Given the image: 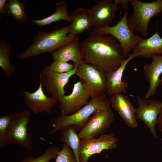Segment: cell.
<instances>
[{
  "label": "cell",
  "instance_id": "1",
  "mask_svg": "<svg viewBox=\"0 0 162 162\" xmlns=\"http://www.w3.org/2000/svg\"><path fill=\"white\" fill-rule=\"evenodd\" d=\"M80 46L84 62L105 74L116 70L124 59L120 44L110 35L100 34L93 31Z\"/></svg>",
  "mask_w": 162,
  "mask_h": 162
},
{
  "label": "cell",
  "instance_id": "2",
  "mask_svg": "<svg viewBox=\"0 0 162 162\" xmlns=\"http://www.w3.org/2000/svg\"><path fill=\"white\" fill-rule=\"evenodd\" d=\"M70 27V24L50 32H39L28 48L23 52L16 55V59L23 60L45 52L52 54L59 48L72 40L77 36L68 35Z\"/></svg>",
  "mask_w": 162,
  "mask_h": 162
},
{
  "label": "cell",
  "instance_id": "3",
  "mask_svg": "<svg viewBox=\"0 0 162 162\" xmlns=\"http://www.w3.org/2000/svg\"><path fill=\"white\" fill-rule=\"evenodd\" d=\"M105 94L94 98H91L88 102L75 113L70 115L61 113L53 121L52 134L64 128L71 125H75L77 131H79L86 124L90 117L96 111L110 107V100Z\"/></svg>",
  "mask_w": 162,
  "mask_h": 162
},
{
  "label": "cell",
  "instance_id": "4",
  "mask_svg": "<svg viewBox=\"0 0 162 162\" xmlns=\"http://www.w3.org/2000/svg\"><path fill=\"white\" fill-rule=\"evenodd\" d=\"M133 12L128 18L130 29L136 31L143 37L148 34L150 20L153 17L162 14V0L145 2L138 0H130Z\"/></svg>",
  "mask_w": 162,
  "mask_h": 162
},
{
  "label": "cell",
  "instance_id": "5",
  "mask_svg": "<svg viewBox=\"0 0 162 162\" xmlns=\"http://www.w3.org/2000/svg\"><path fill=\"white\" fill-rule=\"evenodd\" d=\"M128 11L125 10L123 16L113 26L94 27L93 30L100 34L110 35L116 38L121 46L124 59L128 57L131 50L144 39L130 29L128 22Z\"/></svg>",
  "mask_w": 162,
  "mask_h": 162
},
{
  "label": "cell",
  "instance_id": "6",
  "mask_svg": "<svg viewBox=\"0 0 162 162\" xmlns=\"http://www.w3.org/2000/svg\"><path fill=\"white\" fill-rule=\"evenodd\" d=\"M31 116L30 111L27 110L12 114L7 133L9 143L16 145L28 151L32 148L33 145L32 138L28 131Z\"/></svg>",
  "mask_w": 162,
  "mask_h": 162
},
{
  "label": "cell",
  "instance_id": "7",
  "mask_svg": "<svg viewBox=\"0 0 162 162\" xmlns=\"http://www.w3.org/2000/svg\"><path fill=\"white\" fill-rule=\"evenodd\" d=\"M77 67L67 72L59 73L52 71L45 66L39 74L40 83L46 88L48 94L59 102L66 91L65 86L70 78L76 74Z\"/></svg>",
  "mask_w": 162,
  "mask_h": 162
},
{
  "label": "cell",
  "instance_id": "8",
  "mask_svg": "<svg viewBox=\"0 0 162 162\" xmlns=\"http://www.w3.org/2000/svg\"><path fill=\"white\" fill-rule=\"evenodd\" d=\"M114 119L115 115L110 107L98 110L91 116L78 135L81 140L96 138L104 134Z\"/></svg>",
  "mask_w": 162,
  "mask_h": 162
},
{
  "label": "cell",
  "instance_id": "9",
  "mask_svg": "<svg viewBox=\"0 0 162 162\" xmlns=\"http://www.w3.org/2000/svg\"><path fill=\"white\" fill-rule=\"evenodd\" d=\"M76 75L88 90L91 98L102 95L106 92V75L92 65L84 63L77 68Z\"/></svg>",
  "mask_w": 162,
  "mask_h": 162
},
{
  "label": "cell",
  "instance_id": "10",
  "mask_svg": "<svg viewBox=\"0 0 162 162\" xmlns=\"http://www.w3.org/2000/svg\"><path fill=\"white\" fill-rule=\"evenodd\" d=\"M118 140L113 133L104 134L97 138L81 139L80 147V162H88L90 157L94 154H100L104 150L115 148Z\"/></svg>",
  "mask_w": 162,
  "mask_h": 162
},
{
  "label": "cell",
  "instance_id": "11",
  "mask_svg": "<svg viewBox=\"0 0 162 162\" xmlns=\"http://www.w3.org/2000/svg\"><path fill=\"white\" fill-rule=\"evenodd\" d=\"M91 96L88 90L80 81L74 84L71 93L64 95L59 102L61 113L70 115L80 110L89 101Z\"/></svg>",
  "mask_w": 162,
  "mask_h": 162
},
{
  "label": "cell",
  "instance_id": "12",
  "mask_svg": "<svg viewBox=\"0 0 162 162\" xmlns=\"http://www.w3.org/2000/svg\"><path fill=\"white\" fill-rule=\"evenodd\" d=\"M138 107L136 109L137 119L143 121L147 125L150 132L155 138L158 135L155 129L156 121L162 108V102L145 97H137Z\"/></svg>",
  "mask_w": 162,
  "mask_h": 162
},
{
  "label": "cell",
  "instance_id": "13",
  "mask_svg": "<svg viewBox=\"0 0 162 162\" xmlns=\"http://www.w3.org/2000/svg\"><path fill=\"white\" fill-rule=\"evenodd\" d=\"M43 86L40 84L38 88L34 92H30L23 90L24 100L29 110L35 114L44 112L51 113L55 105L56 100L45 94Z\"/></svg>",
  "mask_w": 162,
  "mask_h": 162
},
{
  "label": "cell",
  "instance_id": "14",
  "mask_svg": "<svg viewBox=\"0 0 162 162\" xmlns=\"http://www.w3.org/2000/svg\"><path fill=\"white\" fill-rule=\"evenodd\" d=\"M118 5L112 0H102L89 8L94 27H103L114 19Z\"/></svg>",
  "mask_w": 162,
  "mask_h": 162
},
{
  "label": "cell",
  "instance_id": "15",
  "mask_svg": "<svg viewBox=\"0 0 162 162\" xmlns=\"http://www.w3.org/2000/svg\"><path fill=\"white\" fill-rule=\"evenodd\" d=\"M110 100L111 106L118 113L124 124L132 128L137 126L135 108L129 98L121 93L114 94Z\"/></svg>",
  "mask_w": 162,
  "mask_h": 162
},
{
  "label": "cell",
  "instance_id": "16",
  "mask_svg": "<svg viewBox=\"0 0 162 162\" xmlns=\"http://www.w3.org/2000/svg\"><path fill=\"white\" fill-rule=\"evenodd\" d=\"M152 58L151 62L146 64L143 67L145 79L149 85L145 94L146 98H150L154 94L162 83L160 79L162 74V56L155 55Z\"/></svg>",
  "mask_w": 162,
  "mask_h": 162
},
{
  "label": "cell",
  "instance_id": "17",
  "mask_svg": "<svg viewBox=\"0 0 162 162\" xmlns=\"http://www.w3.org/2000/svg\"><path fill=\"white\" fill-rule=\"evenodd\" d=\"M136 57L137 56L134 53L130 54L116 70L105 74L107 82L106 94L107 95L112 97L114 94L121 93L128 89V83L122 80L123 74L128 62Z\"/></svg>",
  "mask_w": 162,
  "mask_h": 162
},
{
  "label": "cell",
  "instance_id": "18",
  "mask_svg": "<svg viewBox=\"0 0 162 162\" xmlns=\"http://www.w3.org/2000/svg\"><path fill=\"white\" fill-rule=\"evenodd\" d=\"M79 35L70 42L65 44L52 54L54 60L67 62L72 61L77 68L84 63L79 43Z\"/></svg>",
  "mask_w": 162,
  "mask_h": 162
},
{
  "label": "cell",
  "instance_id": "19",
  "mask_svg": "<svg viewBox=\"0 0 162 162\" xmlns=\"http://www.w3.org/2000/svg\"><path fill=\"white\" fill-rule=\"evenodd\" d=\"M71 20L70 27L68 35L74 36L87 30H91L94 26L88 8H79L70 14Z\"/></svg>",
  "mask_w": 162,
  "mask_h": 162
},
{
  "label": "cell",
  "instance_id": "20",
  "mask_svg": "<svg viewBox=\"0 0 162 162\" xmlns=\"http://www.w3.org/2000/svg\"><path fill=\"white\" fill-rule=\"evenodd\" d=\"M133 50V53L138 57L148 58L155 55H162V38L156 32L148 38L143 39Z\"/></svg>",
  "mask_w": 162,
  "mask_h": 162
},
{
  "label": "cell",
  "instance_id": "21",
  "mask_svg": "<svg viewBox=\"0 0 162 162\" xmlns=\"http://www.w3.org/2000/svg\"><path fill=\"white\" fill-rule=\"evenodd\" d=\"M75 125L67 126L60 130V140L61 142L68 146L72 149L76 162H80V147L81 139Z\"/></svg>",
  "mask_w": 162,
  "mask_h": 162
},
{
  "label": "cell",
  "instance_id": "22",
  "mask_svg": "<svg viewBox=\"0 0 162 162\" xmlns=\"http://www.w3.org/2000/svg\"><path fill=\"white\" fill-rule=\"evenodd\" d=\"M67 6L65 1H60L56 4V11L52 15L44 19L32 22L40 27L60 20L71 22L70 16L68 14Z\"/></svg>",
  "mask_w": 162,
  "mask_h": 162
},
{
  "label": "cell",
  "instance_id": "23",
  "mask_svg": "<svg viewBox=\"0 0 162 162\" xmlns=\"http://www.w3.org/2000/svg\"><path fill=\"white\" fill-rule=\"evenodd\" d=\"M25 4L18 0H10L6 5V13L11 15L14 20L21 24L25 23L28 20L25 10Z\"/></svg>",
  "mask_w": 162,
  "mask_h": 162
},
{
  "label": "cell",
  "instance_id": "24",
  "mask_svg": "<svg viewBox=\"0 0 162 162\" xmlns=\"http://www.w3.org/2000/svg\"><path fill=\"white\" fill-rule=\"evenodd\" d=\"M11 47L4 39L0 42V66L8 77L10 76L14 73L16 68L10 60L9 55Z\"/></svg>",
  "mask_w": 162,
  "mask_h": 162
},
{
  "label": "cell",
  "instance_id": "25",
  "mask_svg": "<svg viewBox=\"0 0 162 162\" xmlns=\"http://www.w3.org/2000/svg\"><path fill=\"white\" fill-rule=\"evenodd\" d=\"M59 151V148L57 146L55 145L50 146L40 156L36 158L32 156H26L21 162H49L55 158Z\"/></svg>",
  "mask_w": 162,
  "mask_h": 162
},
{
  "label": "cell",
  "instance_id": "26",
  "mask_svg": "<svg viewBox=\"0 0 162 162\" xmlns=\"http://www.w3.org/2000/svg\"><path fill=\"white\" fill-rule=\"evenodd\" d=\"M12 116L6 114L0 117V148H2L9 143L8 140V128Z\"/></svg>",
  "mask_w": 162,
  "mask_h": 162
},
{
  "label": "cell",
  "instance_id": "27",
  "mask_svg": "<svg viewBox=\"0 0 162 162\" xmlns=\"http://www.w3.org/2000/svg\"><path fill=\"white\" fill-rule=\"evenodd\" d=\"M56 162H76L71 148L63 143L62 148L58 153L55 158Z\"/></svg>",
  "mask_w": 162,
  "mask_h": 162
},
{
  "label": "cell",
  "instance_id": "28",
  "mask_svg": "<svg viewBox=\"0 0 162 162\" xmlns=\"http://www.w3.org/2000/svg\"><path fill=\"white\" fill-rule=\"evenodd\" d=\"M50 70L57 73L67 72L72 70L74 68V64L58 60H54L49 66H46Z\"/></svg>",
  "mask_w": 162,
  "mask_h": 162
},
{
  "label": "cell",
  "instance_id": "29",
  "mask_svg": "<svg viewBox=\"0 0 162 162\" xmlns=\"http://www.w3.org/2000/svg\"><path fill=\"white\" fill-rule=\"evenodd\" d=\"M115 2L118 4L121 5L125 10H127L128 8V3L130 2V0H114Z\"/></svg>",
  "mask_w": 162,
  "mask_h": 162
},
{
  "label": "cell",
  "instance_id": "30",
  "mask_svg": "<svg viewBox=\"0 0 162 162\" xmlns=\"http://www.w3.org/2000/svg\"><path fill=\"white\" fill-rule=\"evenodd\" d=\"M6 0H0V14L4 15L6 13Z\"/></svg>",
  "mask_w": 162,
  "mask_h": 162
},
{
  "label": "cell",
  "instance_id": "31",
  "mask_svg": "<svg viewBox=\"0 0 162 162\" xmlns=\"http://www.w3.org/2000/svg\"><path fill=\"white\" fill-rule=\"evenodd\" d=\"M156 124L162 134V108L158 117L156 121Z\"/></svg>",
  "mask_w": 162,
  "mask_h": 162
},
{
  "label": "cell",
  "instance_id": "32",
  "mask_svg": "<svg viewBox=\"0 0 162 162\" xmlns=\"http://www.w3.org/2000/svg\"><path fill=\"white\" fill-rule=\"evenodd\" d=\"M160 80L161 81V82L162 83V74L160 77Z\"/></svg>",
  "mask_w": 162,
  "mask_h": 162
}]
</instances>
